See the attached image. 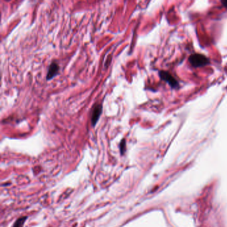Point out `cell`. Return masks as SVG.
I'll return each instance as SVG.
<instances>
[{
	"label": "cell",
	"instance_id": "obj_1",
	"mask_svg": "<svg viewBox=\"0 0 227 227\" xmlns=\"http://www.w3.org/2000/svg\"><path fill=\"white\" fill-rule=\"evenodd\" d=\"M188 61L194 67H202L210 64V60L205 55L200 54H194L190 55Z\"/></svg>",
	"mask_w": 227,
	"mask_h": 227
},
{
	"label": "cell",
	"instance_id": "obj_2",
	"mask_svg": "<svg viewBox=\"0 0 227 227\" xmlns=\"http://www.w3.org/2000/svg\"><path fill=\"white\" fill-rule=\"evenodd\" d=\"M159 76L161 79L167 83L168 85L173 89H176L178 87L179 85L178 81L169 72L165 71H161L159 72Z\"/></svg>",
	"mask_w": 227,
	"mask_h": 227
},
{
	"label": "cell",
	"instance_id": "obj_3",
	"mask_svg": "<svg viewBox=\"0 0 227 227\" xmlns=\"http://www.w3.org/2000/svg\"><path fill=\"white\" fill-rule=\"evenodd\" d=\"M102 110L103 107L101 104H96L93 107L91 113V125L93 127H95L97 121H99L100 116L102 113Z\"/></svg>",
	"mask_w": 227,
	"mask_h": 227
},
{
	"label": "cell",
	"instance_id": "obj_4",
	"mask_svg": "<svg viewBox=\"0 0 227 227\" xmlns=\"http://www.w3.org/2000/svg\"><path fill=\"white\" fill-rule=\"evenodd\" d=\"M59 66L57 63L55 61H53L51 64H50L49 67L46 79L47 81L51 80L54 77L56 76L58 74V72H59Z\"/></svg>",
	"mask_w": 227,
	"mask_h": 227
},
{
	"label": "cell",
	"instance_id": "obj_5",
	"mask_svg": "<svg viewBox=\"0 0 227 227\" xmlns=\"http://www.w3.org/2000/svg\"><path fill=\"white\" fill-rule=\"evenodd\" d=\"M27 218L26 216H25V217H21V218H19L18 220H17V221L15 223L14 225V227H22L23 225H24V223L25 221H26V219Z\"/></svg>",
	"mask_w": 227,
	"mask_h": 227
},
{
	"label": "cell",
	"instance_id": "obj_6",
	"mask_svg": "<svg viewBox=\"0 0 227 227\" xmlns=\"http://www.w3.org/2000/svg\"><path fill=\"white\" fill-rule=\"evenodd\" d=\"M120 147V151L121 154H124L125 151V148H126V141L125 139H123L121 140L119 145Z\"/></svg>",
	"mask_w": 227,
	"mask_h": 227
},
{
	"label": "cell",
	"instance_id": "obj_7",
	"mask_svg": "<svg viewBox=\"0 0 227 227\" xmlns=\"http://www.w3.org/2000/svg\"><path fill=\"white\" fill-rule=\"evenodd\" d=\"M221 3L222 4H223V6L226 7V8L227 9V0H224V1H221Z\"/></svg>",
	"mask_w": 227,
	"mask_h": 227
}]
</instances>
